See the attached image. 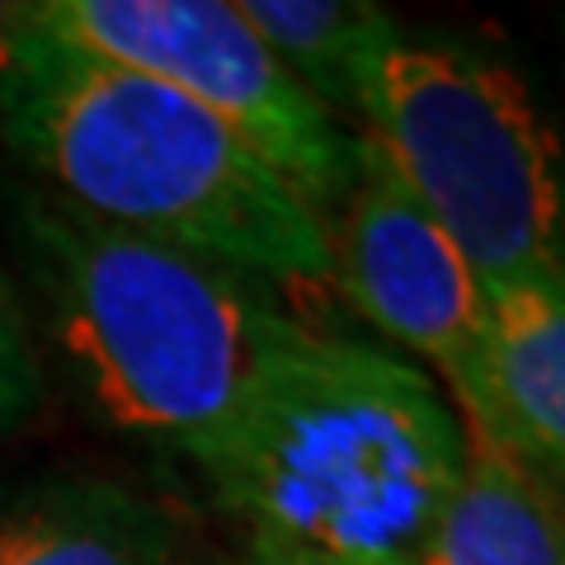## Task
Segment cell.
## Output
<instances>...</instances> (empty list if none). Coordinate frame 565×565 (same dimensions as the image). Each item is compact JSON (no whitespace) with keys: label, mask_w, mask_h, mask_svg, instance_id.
<instances>
[{"label":"cell","mask_w":565,"mask_h":565,"mask_svg":"<svg viewBox=\"0 0 565 565\" xmlns=\"http://www.w3.org/2000/svg\"><path fill=\"white\" fill-rule=\"evenodd\" d=\"M6 141L47 193L122 232L292 292L334 288L330 222L203 104L29 20L0 81Z\"/></svg>","instance_id":"1"},{"label":"cell","mask_w":565,"mask_h":565,"mask_svg":"<svg viewBox=\"0 0 565 565\" xmlns=\"http://www.w3.org/2000/svg\"><path fill=\"white\" fill-rule=\"evenodd\" d=\"M10 222L66 377L104 424L141 444L199 462L316 334L264 282L47 189L14 193Z\"/></svg>","instance_id":"2"},{"label":"cell","mask_w":565,"mask_h":565,"mask_svg":"<svg viewBox=\"0 0 565 565\" xmlns=\"http://www.w3.org/2000/svg\"><path fill=\"white\" fill-rule=\"evenodd\" d=\"M462 462V419L424 367L321 330L199 457L245 552L302 565H419Z\"/></svg>","instance_id":"3"},{"label":"cell","mask_w":565,"mask_h":565,"mask_svg":"<svg viewBox=\"0 0 565 565\" xmlns=\"http://www.w3.org/2000/svg\"><path fill=\"white\" fill-rule=\"evenodd\" d=\"M363 137L486 292L565 274V156L509 62L401 33L367 85Z\"/></svg>","instance_id":"4"},{"label":"cell","mask_w":565,"mask_h":565,"mask_svg":"<svg viewBox=\"0 0 565 565\" xmlns=\"http://www.w3.org/2000/svg\"><path fill=\"white\" fill-rule=\"evenodd\" d=\"M29 20L203 104L326 222L359 180V132L334 122L226 0H47Z\"/></svg>","instance_id":"5"},{"label":"cell","mask_w":565,"mask_h":565,"mask_svg":"<svg viewBox=\"0 0 565 565\" xmlns=\"http://www.w3.org/2000/svg\"><path fill=\"white\" fill-rule=\"evenodd\" d=\"M334 288L386 340L438 373L467 438H490L486 288L424 212L373 137L359 132V180L330 212Z\"/></svg>","instance_id":"6"},{"label":"cell","mask_w":565,"mask_h":565,"mask_svg":"<svg viewBox=\"0 0 565 565\" xmlns=\"http://www.w3.org/2000/svg\"><path fill=\"white\" fill-rule=\"evenodd\" d=\"M0 565H207L174 509L118 481L66 476L0 500Z\"/></svg>","instance_id":"7"},{"label":"cell","mask_w":565,"mask_h":565,"mask_svg":"<svg viewBox=\"0 0 565 565\" xmlns=\"http://www.w3.org/2000/svg\"><path fill=\"white\" fill-rule=\"evenodd\" d=\"M490 438L565 490V274L486 292Z\"/></svg>","instance_id":"8"},{"label":"cell","mask_w":565,"mask_h":565,"mask_svg":"<svg viewBox=\"0 0 565 565\" xmlns=\"http://www.w3.org/2000/svg\"><path fill=\"white\" fill-rule=\"evenodd\" d=\"M419 565H565V490L514 452L467 438L462 476Z\"/></svg>","instance_id":"9"},{"label":"cell","mask_w":565,"mask_h":565,"mask_svg":"<svg viewBox=\"0 0 565 565\" xmlns=\"http://www.w3.org/2000/svg\"><path fill=\"white\" fill-rule=\"evenodd\" d=\"M269 52L334 122H359L373 71L401 39L392 10L373 0H236Z\"/></svg>","instance_id":"10"},{"label":"cell","mask_w":565,"mask_h":565,"mask_svg":"<svg viewBox=\"0 0 565 565\" xmlns=\"http://www.w3.org/2000/svg\"><path fill=\"white\" fill-rule=\"evenodd\" d=\"M43 396V377H39V359H33L29 330L20 321V307L0 278V429L20 424Z\"/></svg>","instance_id":"11"},{"label":"cell","mask_w":565,"mask_h":565,"mask_svg":"<svg viewBox=\"0 0 565 565\" xmlns=\"http://www.w3.org/2000/svg\"><path fill=\"white\" fill-rule=\"evenodd\" d=\"M20 24H24V6H0V81L10 71V52L14 39H20Z\"/></svg>","instance_id":"12"},{"label":"cell","mask_w":565,"mask_h":565,"mask_svg":"<svg viewBox=\"0 0 565 565\" xmlns=\"http://www.w3.org/2000/svg\"><path fill=\"white\" fill-rule=\"evenodd\" d=\"M245 565H302V561H282V556H259V552H245Z\"/></svg>","instance_id":"13"}]
</instances>
